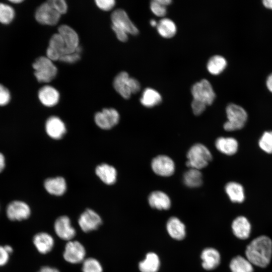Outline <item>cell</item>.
<instances>
[{
    "instance_id": "obj_47",
    "label": "cell",
    "mask_w": 272,
    "mask_h": 272,
    "mask_svg": "<svg viewBox=\"0 0 272 272\" xmlns=\"http://www.w3.org/2000/svg\"><path fill=\"white\" fill-rule=\"evenodd\" d=\"M38 272H59V271L56 268L44 266L42 267Z\"/></svg>"
},
{
    "instance_id": "obj_41",
    "label": "cell",
    "mask_w": 272,
    "mask_h": 272,
    "mask_svg": "<svg viewBox=\"0 0 272 272\" xmlns=\"http://www.w3.org/2000/svg\"><path fill=\"white\" fill-rule=\"evenodd\" d=\"M207 106L204 103L195 99H193L191 102L192 110L195 115H199L202 113Z\"/></svg>"
},
{
    "instance_id": "obj_34",
    "label": "cell",
    "mask_w": 272,
    "mask_h": 272,
    "mask_svg": "<svg viewBox=\"0 0 272 272\" xmlns=\"http://www.w3.org/2000/svg\"><path fill=\"white\" fill-rule=\"evenodd\" d=\"M82 272H103L100 262L93 257L85 258L82 262Z\"/></svg>"
},
{
    "instance_id": "obj_28",
    "label": "cell",
    "mask_w": 272,
    "mask_h": 272,
    "mask_svg": "<svg viewBox=\"0 0 272 272\" xmlns=\"http://www.w3.org/2000/svg\"><path fill=\"white\" fill-rule=\"evenodd\" d=\"M159 267V258L153 252L147 253L145 259L139 264V268L141 272H157Z\"/></svg>"
},
{
    "instance_id": "obj_10",
    "label": "cell",
    "mask_w": 272,
    "mask_h": 272,
    "mask_svg": "<svg viewBox=\"0 0 272 272\" xmlns=\"http://www.w3.org/2000/svg\"><path fill=\"white\" fill-rule=\"evenodd\" d=\"M111 20L112 25L123 29L128 34L136 35L139 33L137 27L129 19L126 12L121 9H116L112 13Z\"/></svg>"
},
{
    "instance_id": "obj_6",
    "label": "cell",
    "mask_w": 272,
    "mask_h": 272,
    "mask_svg": "<svg viewBox=\"0 0 272 272\" xmlns=\"http://www.w3.org/2000/svg\"><path fill=\"white\" fill-rule=\"evenodd\" d=\"M61 15L47 1L42 4L36 10L35 17L41 24L54 26L59 22Z\"/></svg>"
},
{
    "instance_id": "obj_45",
    "label": "cell",
    "mask_w": 272,
    "mask_h": 272,
    "mask_svg": "<svg viewBox=\"0 0 272 272\" xmlns=\"http://www.w3.org/2000/svg\"><path fill=\"white\" fill-rule=\"evenodd\" d=\"M128 84L131 94H135L139 92L141 89V85L139 82L133 78H129Z\"/></svg>"
},
{
    "instance_id": "obj_31",
    "label": "cell",
    "mask_w": 272,
    "mask_h": 272,
    "mask_svg": "<svg viewBox=\"0 0 272 272\" xmlns=\"http://www.w3.org/2000/svg\"><path fill=\"white\" fill-rule=\"evenodd\" d=\"M184 184L191 188L198 187L202 183V176L199 170L189 168L183 175Z\"/></svg>"
},
{
    "instance_id": "obj_39",
    "label": "cell",
    "mask_w": 272,
    "mask_h": 272,
    "mask_svg": "<svg viewBox=\"0 0 272 272\" xmlns=\"http://www.w3.org/2000/svg\"><path fill=\"white\" fill-rule=\"evenodd\" d=\"M80 48L79 47L76 51L61 56L59 60L67 63H74L76 62L80 59Z\"/></svg>"
},
{
    "instance_id": "obj_29",
    "label": "cell",
    "mask_w": 272,
    "mask_h": 272,
    "mask_svg": "<svg viewBox=\"0 0 272 272\" xmlns=\"http://www.w3.org/2000/svg\"><path fill=\"white\" fill-rule=\"evenodd\" d=\"M231 272H253V264L246 258L240 255L233 257L229 264Z\"/></svg>"
},
{
    "instance_id": "obj_18",
    "label": "cell",
    "mask_w": 272,
    "mask_h": 272,
    "mask_svg": "<svg viewBox=\"0 0 272 272\" xmlns=\"http://www.w3.org/2000/svg\"><path fill=\"white\" fill-rule=\"evenodd\" d=\"M33 243L39 253L45 254L50 252L53 249L54 240L49 234L40 232L34 236Z\"/></svg>"
},
{
    "instance_id": "obj_4",
    "label": "cell",
    "mask_w": 272,
    "mask_h": 272,
    "mask_svg": "<svg viewBox=\"0 0 272 272\" xmlns=\"http://www.w3.org/2000/svg\"><path fill=\"white\" fill-rule=\"evenodd\" d=\"M34 75L40 83H49L53 80L57 74V68L46 56L37 58L32 64Z\"/></svg>"
},
{
    "instance_id": "obj_14",
    "label": "cell",
    "mask_w": 272,
    "mask_h": 272,
    "mask_svg": "<svg viewBox=\"0 0 272 272\" xmlns=\"http://www.w3.org/2000/svg\"><path fill=\"white\" fill-rule=\"evenodd\" d=\"M45 129L47 135L54 140H59L65 134L66 126L58 116H50L46 121Z\"/></svg>"
},
{
    "instance_id": "obj_30",
    "label": "cell",
    "mask_w": 272,
    "mask_h": 272,
    "mask_svg": "<svg viewBox=\"0 0 272 272\" xmlns=\"http://www.w3.org/2000/svg\"><path fill=\"white\" fill-rule=\"evenodd\" d=\"M158 33L165 38H170L173 37L177 31V28L174 22L170 19H162L157 26Z\"/></svg>"
},
{
    "instance_id": "obj_40",
    "label": "cell",
    "mask_w": 272,
    "mask_h": 272,
    "mask_svg": "<svg viewBox=\"0 0 272 272\" xmlns=\"http://www.w3.org/2000/svg\"><path fill=\"white\" fill-rule=\"evenodd\" d=\"M95 2L98 8L104 11H110L115 5L113 0H97Z\"/></svg>"
},
{
    "instance_id": "obj_7",
    "label": "cell",
    "mask_w": 272,
    "mask_h": 272,
    "mask_svg": "<svg viewBox=\"0 0 272 272\" xmlns=\"http://www.w3.org/2000/svg\"><path fill=\"white\" fill-rule=\"evenodd\" d=\"M120 116L114 108H106L97 112L94 116L96 124L101 129H110L118 124Z\"/></svg>"
},
{
    "instance_id": "obj_37",
    "label": "cell",
    "mask_w": 272,
    "mask_h": 272,
    "mask_svg": "<svg viewBox=\"0 0 272 272\" xmlns=\"http://www.w3.org/2000/svg\"><path fill=\"white\" fill-rule=\"evenodd\" d=\"M150 9L153 13L158 17H164L167 13L166 7L161 4L158 0L151 2Z\"/></svg>"
},
{
    "instance_id": "obj_54",
    "label": "cell",
    "mask_w": 272,
    "mask_h": 272,
    "mask_svg": "<svg viewBox=\"0 0 272 272\" xmlns=\"http://www.w3.org/2000/svg\"><path fill=\"white\" fill-rule=\"evenodd\" d=\"M12 3H21L23 1L22 0H13V1H10Z\"/></svg>"
},
{
    "instance_id": "obj_20",
    "label": "cell",
    "mask_w": 272,
    "mask_h": 272,
    "mask_svg": "<svg viewBox=\"0 0 272 272\" xmlns=\"http://www.w3.org/2000/svg\"><path fill=\"white\" fill-rule=\"evenodd\" d=\"M129 76L126 72H121L115 77L113 85L116 91L123 98L127 99L132 94L128 84Z\"/></svg>"
},
{
    "instance_id": "obj_50",
    "label": "cell",
    "mask_w": 272,
    "mask_h": 272,
    "mask_svg": "<svg viewBox=\"0 0 272 272\" xmlns=\"http://www.w3.org/2000/svg\"><path fill=\"white\" fill-rule=\"evenodd\" d=\"M262 3L265 7L272 10V0H263Z\"/></svg>"
},
{
    "instance_id": "obj_11",
    "label": "cell",
    "mask_w": 272,
    "mask_h": 272,
    "mask_svg": "<svg viewBox=\"0 0 272 272\" xmlns=\"http://www.w3.org/2000/svg\"><path fill=\"white\" fill-rule=\"evenodd\" d=\"M6 215L8 218L12 221H21L29 218L31 209L26 202L14 200L11 202L6 209Z\"/></svg>"
},
{
    "instance_id": "obj_16",
    "label": "cell",
    "mask_w": 272,
    "mask_h": 272,
    "mask_svg": "<svg viewBox=\"0 0 272 272\" xmlns=\"http://www.w3.org/2000/svg\"><path fill=\"white\" fill-rule=\"evenodd\" d=\"M59 33L63 39L67 47L75 52L79 47V38L77 32L67 25H60L58 28Z\"/></svg>"
},
{
    "instance_id": "obj_22",
    "label": "cell",
    "mask_w": 272,
    "mask_h": 272,
    "mask_svg": "<svg viewBox=\"0 0 272 272\" xmlns=\"http://www.w3.org/2000/svg\"><path fill=\"white\" fill-rule=\"evenodd\" d=\"M202 266L207 270L216 268L220 264L221 256L217 250L213 248H207L201 252Z\"/></svg>"
},
{
    "instance_id": "obj_51",
    "label": "cell",
    "mask_w": 272,
    "mask_h": 272,
    "mask_svg": "<svg viewBox=\"0 0 272 272\" xmlns=\"http://www.w3.org/2000/svg\"><path fill=\"white\" fill-rule=\"evenodd\" d=\"M158 1L163 5L165 6H167L168 5H169L171 3L172 1L170 0H158Z\"/></svg>"
},
{
    "instance_id": "obj_27",
    "label": "cell",
    "mask_w": 272,
    "mask_h": 272,
    "mask_svg": "<svg viewBox=\"0 0 272 272\" xmlns=\"http://www.w3.org/2000/svg\"><path fill=\"white\" fill-rule=\"evenodd\" d=\"M162 99L160 94L151 88H146L143 91L140 102L145 107L151 108L161 103Z\"/></svg>"
},
{
    "instance_id": "obj_19",
    "label": "cell",
    "mask_w": 272,
    "mask_h": 272,
    "mask_svg": "<svg viewBox=\"0 0 272 272\" xmlns=\"http://www.w3.org/2000/svg\"><path fill=\"white\" fill-rule=\"evenodd\" d=\"M44 186L48 193L55 196L63 195L67 189L65 180L60 176L46 179L44 181Z\"/></svg>"
},
{
    "instance_id": "obj_12",
    "label": "cell",
    "mask_w": 272,
    "mask_h": 272,
    "mask_svg": "<svg viewBox=\"0 0 272 272\" xmlns=\"http://www.w3.org/2000/svg\"><path fill=\"white\" fill-rule=\"evenodd\" d=\"M151 167L155 174L164 177L172 175L175 169L172 159L163 155L157 156L152 160Z\"/></svg>"
},
{
    "instance_id": "obj_42",
    "label": "cell",
    "mask_w": 272,
    "mask_h": 272,
    "mask_svg": "<svg viewBox=\"0 0 272 272\" xmlns=\"http://www.w3.org/2000/svg\"><path fill=\"white\" fill-rule=\"evenodd\" d=\"M11 95L8 89L0 84V106L7 105L10 101Z\"/></svg>"
},
{
    "instance_id": "obj_52",
    "label": "cell",
    "mask_w": 272,
    "mask_h": 272,
    "mask_svg": "<svg viewBox=\"0 0 272 272\" xmlns=\"http://www.w3.org/2000/svg\"><path fill=\"white\" fill-rule=\"evenodd\" d=\"M5 248L6 249V251L8 252V253L10 254H11L13 251V248L10 246V245H5L4 246Z\"/></svg>"
},
{
    "instance_id": "obj_36",
    "label": "cell",
    "mask_w": 272,
    "mask_h": 272,
    "mask_svg": "<svg viewBox=\"0 0 272 272\" xmlns=\"http://www.w3.org/2000/svg\"><path fill=\"white\" fill-rule=\"evenodd\" d=\"M260 148L268 154L272 153V131L264 132L258 142Z\"/></svg>"
},
{
    "instance_id": "obj_49",
    "label": "cell",
    "mask_w": 272,
    "mask_h": 272,
    "mask_svg": "<svg viewBox=\"0 0 272 272\" xmlns=\"http://www.w3.org/2000/svg\"><path fill=\"white\" fill-rule=\"evenodd\" d=\"M5 167V159L4 156L0 153V173Z\"/></svg>"
},
{
    "instance_id": "obj_48",
    "label": "cell",
    "mask_w": 272,
    "mask_h": 272,
    "mask_svg": "<svg viewBox=\"0 0 272 272\" xmlns=\"http://www.w3.org/2000/svg\"><path fill=\"white\" fill-rule=\"evenodd\" d=\"M266 86L268 90L272 93V73L268 76L266 79Z\"/></svg>"
},
{
    "instance_id": "obj_13",
    "label": "cell",
    "mask_w": 272,
    "mask_h": 272,
    "mask_svg": "<svg viewBox=\"0 0 272 272\" xmlns=\"http://www.w3.org/2000/svg\"><path fill=\"white\" fill-rule=\"evenodd\" d=\"M54 229L56 235L63 240L71 241L76 234L70 219L66 216H61L56 219L54 224Z\"/></svg>"
},
{
    "instance_id": "obj_9",
    "label": "cell",
    "mask_w": 272,
    "mask_h": 272,
    "mask_svg": "<svg viewBox=\"0 0 272 272\" xmlns=\"http://www.w3.org/2000/svg\"><path fill=\"white\" fill-rule=\"evenodd\" d=\"M102 220L99 215L92 209H87L80 216L78 224L81 230L88 233L98 229Z\"/></svg>"
},
{
    "instance_id": "obj_2",
    "label": "cell",
    "mask_w": 272,
    "mask_h": 272,
    "mask_svg": "<svg viewBox=\"0 0 272 272\" xmlns=\"http://www.w3.org/2000/svg\"><path fill=\"white\" fill-rule=\"evenodd\" d=\"M186 166L189 168L200 170L208 166L212 159L209 150L201 144L193 145L187 154Z\"/></svg>"
},
{
    "instance_id": "obj_33",
    "label": "cell",
    "mask_w": 272,
    "mask_h": 272,
    "mask_svg": "<svg viewBox=\"0 0 272 272\" xmlns=\"http://www.w3.org/2000/svg\"><path fill=\"white\" fill-rule=\"evenodd\" d=\"M56 50L61 55V56L74 52L70 50L66 46L62 37L59 33L54 34L49 41V46Z\"/></svg>"
},
{
    "instance_id": "obj_46",
    "label": "cell",
    "mask_w": 272,
    "mask_h": 272,
    "mask_svg": "<svg viewBox=\"0 0 272 272\" xmlns=\"http://www.w3.org/2000/svg\"><path fill=\"white\" fill-rule=\"evenodd\" d=\"M9 254L4 246H0V266L6 265L9 259Z\"/></svg>"
},
{
    "instance_id": "obj_3",
    "label": "cell",
    "mask_w": 272,
    "mask_h": 272,
    "mask_svg": "<svg viewBox=\"0 0 272 272\" xmlns=\"http://www.w3.org/2000/svg\"><path fill=\"white\" fill-rule=\"evenodd\" d=\"M226 113L228 120L224 124L225 130L234 131L244 127L247 121L248 115L243 107L231 103L227 106Z\"/></svg>"
},
{
    "instance_id": "obj_1",
    "label": "cell",
    "mask_w": 272,
    "mask_h": 272,
    "mask_svg": "<svg viewBox=\"0 0 272 272\" xmlns=\"http://www.w3.org/2000/svg\"><path fill=\"white\" fill-rule=\"evenodd\" d=\"M245 253L246 258L253 265L265 267L272 256V241L265 235L257 237L247 246Z\"/></svg>"
},
{
    "instance_id": "obj_21",
    "label": "cell",
    "mask_w": 272,
    "mask_h": 272,
    "mask_svg": "<svg viewBox=\"0 0 272 272\" xmlns=\"http://www.w3.org/2000/svg\"><path fill=\"white\" fill-rule=\"evenodd\" d=\"M95 173L100 179L107 185L113 184L116 181V169L107 163L98 165L96 168Z\"/></svg>"
},
{
    "instance_id": "obj_24",
    "label": "cell",
    "mask_w": 272,
    "mask_h": 272,
    "mask_svg": "<svg viewBox=\"0 0 272 272\" xmlns=\"http://www.w3.org/2000/svg\"><path fill=\"white\" fill-rule=\"evenodd\" d=\"M215 146L221 153L227 155H232L237 152L238 144L233 138L220 137L216 140Z\"/></svg>"
},
{
    "instance_id": "obj_35",
    "label": "cell",
    "mask_w": 272,
    "mask_h": 272,
    "mask_svg": "<svg viewBox=\"0 0 272 272\" xmlns=\"http://www.w3.org/2000/svg\"><path fill=\"white\" fill-rule=\"evenodd\" d=\"M15 11L9 5L0 3V22L3 24H9L14 19Z\"/></svg>"
},
{
    "instance_id": "obj_38",
    "label": "cell",
    "mask_w": 272,
    "mask_h": 272,
    "mask_svg": "<svg viewBox=\"0 0 272 272\" xmlns=\"http://www.w3.org/2000/svg\"><path fill=\"white\" fill-rule=\"evenodd\" d=\"M52 7L61 15L64 14L67 11V5L64 0L48 1Z\"/></svg>"
},
{
    "instance_id": "obj_8",
    "label": "cell",
    "mask_w": 272,
    "mask_h": 272,
    "mask_svg": "<svg viewBox=\"0 0 272 272\" xmlns=\"http://www.w3.org/2000/svg\"><path fill=\"white\" fill-rule=\"evenodd\" d=\"M86 249L78 241H69L66 244L63 253L64 260L70 263L77 264L85 259Z\"/></svg>"
},
{
    "instance_id": "obj_26",
    "label": "cell",
    "mask_w": 272,
    "mask_h": 272,
    "mask_svg": "<svg viewBox=\"0 0 272 272\" xmlns=\"http://www.w3.org/2000/svg\"><path fill=\"white\" fill-rule=\"evenodd\" d=\"M225 189L231 201L241 203L244 200V190L240 184L235 182H228L226 185Z\"/></svg>"
},
{
    "instance_id": "obj_44",
    "label": "cell",
    "mask_w": 272,
    "mask_h": 272,
    "mask_svg": "<svg viewBox=\"0 0 272 272\" xmlns=\"http://www.w3.org/2000/svg\"><path fill=\"white\" fill-rule=\"evenodd\" d=\"M46 57L53 61L59 60L61 55L56 50L48 46L46 50Z\"/></svg>"
},
{
    "instance_id": "obj_32",
    "label": "cell",
    "mask_w": 272,
    "mask_h": 272,
    "mask_svg": "<svg viewBox=\"0 0 272 272\" xmlns=\"http://www.w3.org/2000/svg\"><path fill=\"white\" fill-rule=\"evenodd\" d=\"M227 65V60L223 56L216 55L209 59L207 63V70L210 74L218 75L224 71Z\"/></svg>"
},
{
    "instance_id": "obj_15",
    "label": "cell",
    "mask_w": 272,
    "mask_h": 272,
    "mask_svg": "<svg viewBox=\"0 0 272 272\" xmlns=\"http://www.w3.org/2000/svg\"><path fill=\"white\" fill-rule=\"evenodd\" d=\"M38 96L40 102L47 107L56 105L60 98L59 92L50 85H45L41 87L38 91Z\"/></svg>"
},
{
    "instance_id": "obj_17",
    "label": "cell",
    "mask_w": 272,
    "mask_h": 272,
    "mask_svg": "<svg viewBox=\"0 0 272 272\" xmlns=\"http://www.w3.org/2000/svg\"><path fill=\"white\" fill-rule=\"evenodd\" d=\"M231 227L234 235L240 239H246L250 235L251 226L245 217L239 216L233 220Z\"/></svg>"
},
{
    "instance_id": "obj_43",
    "label": "cell",
    "mask_w": 272,
    "mask_h": 272,
    "mask_svg": "<svg viewBox=\"0 0 272 272\" xmlns=\"http://www.w3.org/2000/svg\"><path fill=\"white\" fill-rule=\"evenodd\" d=\"M112 29L117 38L121 42H126L128 39V33L123 29L112 25Z\"/></svg>"
},
{
    "instance_id": "obj_23",
    "label": "cell",
    "mask_w": 272,
    "mask_h": 272,
    "mask_svg": "<svg viewBox=\"0 0 272 272\" xmlns=\"http://www.w3.org/2000/svg\"><path fill=\"white\" fill-rule=\"evenodd\" d=\"M150 206L158 210H168L171 207V200L165 192L161 191H154L148 197Z\"/></svg>"
},
{
    "instance_id": "obj_5",
    "label": "cell",
    "mask_w": 272,
    "mask_h": 272,
    "mask_svg": "<svg viewBox=\"0 0 272 272\" xmlns=\"http://www.w3.org/2000/svg\"><path fill=\"white\" fill-rule=\"evenodd\" d=\"M191 94L193 99L200 101L207 105H211L216 97L212 85L206 79L195 83L191 88Z\"/></svg>"
},
{
    "instance_id": "obj_53",
    "label": "cell",
    "mask_w": 272,
    "mask_h": 272,
    "mask_svg": "<svg viewBox=\"0 0 272 272\" xmlns=\"http://www.w3.org/2000/svg\"><path fill=\"white\" fill-rule=\"evenodd\" d=\"M150 23L152 27H157L158 24V23L154 19L151 20Z\"/></svg>"
},
{
    "instance_id": "obj_25",
    "label": "cell",
    "mask_w": 272,
    "mask_h": 272,
    "mask_svg": "<svg viewBox=\"0 0 272 272\" xmlns=\"http://www.w3.org/2000/svg\"><path fill=\"white\" fill-rule=\"evenodd\" d=\"M167 230L170 236L178 240L183 239L185 236V227L176 217H171L167 223Z\"/></svg>"
}]
</instances>
